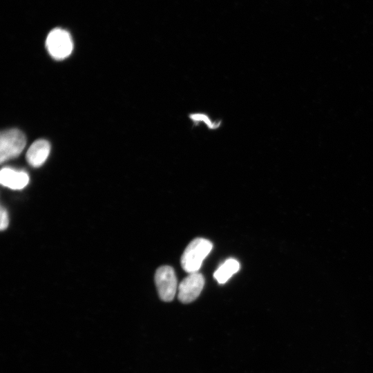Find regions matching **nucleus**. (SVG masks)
Returning <instances> with one entry per match:
<instances>
[{
	"label": "nucleus",
	"mask_w": 373,
	"mask_h": 373,
	"mask_svg": "<svg viewBox=\"0 0 373 373\" xmlns=\"http://www.w3.org/2000/svg\"><path fill=\"white\" fill-rule=\"evenodd\" d=\"M204 285L203 276L198 273H191L180 283L178 298L183 303L195 300L201 293Z\"/></svg>",
	"instance_id": "obj_5"
},
{
	"label": "nucleus",
	"mask_w": 373,
	"mask_h": 373,
	"mask_svg": "<svg viewBox=\"0 0 373 373\" xmlns=\"http://www.w3.org/2000/svg\"><path fill=\"white\" fill-rule=\"evenodd\" d=\"M50 145L45 140H38L33 142L26 153V160L33 167L41 166L48 158Z\"/></svg>",
	"instance_id": "obj_7"
},
{
	"label": "nucleus",
	"mask_w": 373,
	"mask_h": 373,
	"mask_svg": "<svg viewBox=\"0 0 373 373\" xmlns=\"http://www.w3.org/2000/svg\"><path fill=\"white\" fill-rule=\"evenodd\" d=\"M0 215H1L0 229L1 230H4L8 226L9 219H8V212L3 206L1 207Z\"/></svg>",
	"instance_id": "obj_10"
},
{
	"label": "nucleus",
	"mask_w": 373,
	"mask_h": 373,
	"mask_svg": "<svg viewBox=\"0 0 373 373\" xmlns=\"http://www.w3.org/2000/svg\"><path fill=\"white\" fill-rule=\"evenodd\" d=\"M212 247V243L207 239L198 238L193 240L185 249L181 258L183 269L189 274L198 272L202 261L210 253Z\"/></svg>",
	"instance_id": "obj_1"
},
{
	"label": "nucleus",
	"mask_w": 373,
	"mask_h": 373,
	"mask_svg": "<svg viewBox=\"0 0 373 373\" xmlns=\"http://www.w3.org/2000/svg\"><path fill=\"white\" fill-rule=\"evenodd\" d=\"M240 269L238 260L229 258L225 260L214 272L213 276L220 284L225 283Z\"/></svg>",
	"instance_id": "obj_8"
},
{
	"label": "nucleus",
	"mask_w": 373,
	"mask_h": 373,
	"mask_svg": "<svg viewBox=\"0 0 373 373\" xmlns=\"http://www.w3.org/2000/svg\"><path fill=\"white\" fill-rule=\"evenodd\" d=\"M155 282L160 298L163 301H171L176 294L178 287L174 269L167 265L159 267L155 272Z\"/></svg>",
	"instance_id": "obj_4"
},
{
	"label": "nucleus",
	"mask_w": 373,
	"mask_h": 373,
	"mask_svg": "<svg viewBox=\"0 0 373 373\" xmlns=\"http://www.w3.org/2000/svg\"><path fill=\"white\" fill-rule=\"evenodd\" d=\"M26 144L25 135L19 129L1 132L0 135V161L1 163L17 157Z\"/></svg>",
	"instance_id": "obj_2"
},
{
	"label": "nucleus",
	"mask_w": 373,
	"mask_h": 373,
	"mask_svg": "<svg viewBox=\"0 0 373 373\" xmlns=\"http://www.w3.org/2000/svg\"><path fill=\"white\" fill-rule=\"evenodd\" d=\"M191 119L197 122H204L210 128H216L217 127L216 123H213L209 117L204 114H193L191 116Z\"/></svg>",
	"instance_id": "obj_9"
},
{
	"label": "nucleus",
	"mask_w": 373,
	"mask_h": 373,
	"mask_svg": "<svg viewBox=\"0 0 373 373\" xmlns=\"http://www.w3.org/2000/svg\"><path fill=\"white\" fill-rule=\"evenodd\" d=\"M0 182L12 189H21L29 182V176L23 171H16L11 168H3L0 172Z\"/></svg>",
	"instance_id": "obj_6"
},
{
	"label": "nucleus",
	"mask_w": 373,
	"mask_h": 373,
	"mask_svg": "<svg viewBox=\"0 0 373 373\" xmlns=\"http://www.w3.org/2000/svg\"><path fill=\"white\" fill-rule=\"evenodd\" d=\"M49 54L55 59L68 57L73 48L70 34L65 30L55 28L50 32L46 41Z\"/></svg>",
	"instance_id": "obj_3"
}]
</instances>
